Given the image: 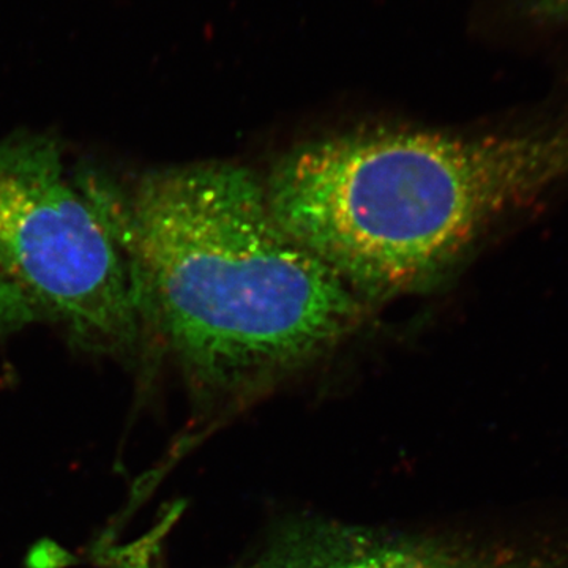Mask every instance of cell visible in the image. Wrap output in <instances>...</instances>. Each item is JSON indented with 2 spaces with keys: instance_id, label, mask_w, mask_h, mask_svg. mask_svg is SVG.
<instances>
[{
  "instance_id": "1",
  "label": "cell",
  "mask_w": 568,
  "mask_h": 568,
  "mask_svg": "<svg viewBox=\"0 0 568 568\" xmlns=\"http://www.w3.org/2000/svg\"><path fill=\"white\" fill-rule=\"evenodd\" d=\"M74 174L126 254L153 354H170L201 399L253 394L364 321V298L284 230L248 168Z\"/></svg>"
},
{
  "instance_id": "2",
  "label": "cell",
  "mask_w": 568,
  "mask_h": 568,
  "mask_svg": "<svg viewBox=\"0 0 568 568\" xmlns=\"http://www.w3.org/2000/svg\"><path fill=\"white\" fill-rule=\"evenodd\" d=\"M568 178V121L491 132L353 130L264 181L284 230L366 298L417 293Z\"/></svg>"
},
{
  "instance_id": "3",
  "label": "cell",
  "mask_w": 568,
  "mask_h": 568,
  "mask_svg": "<svg viewBox=\"0 0 568 568\" xmlns=\"http://www.w3.org/2000/svg\"><path fill=\"white\" fill-rule=\"evenodd\" d=\"M58 328L74 351L149 368L126 254L50 134L0 140V338Z\"/></svg>"
},
{
  "instance_id": "4",
  "label": "cell",
  "mask_w": 568,
  "mask_h": 568,
  "mask_svg": "<svg viewBox=\"0 0 568 568\" xmlns=\"http://www.w3.org/2000/svg\"><path fill=\"white\" fill-rule=\"evenodd\" d=\"M242 568H568V528L458 540L305 521L278 532Z\"/></svg>"
},
{
  "instance_id": "5",
  "label": "cell",
  "mask_w": 568,
  "mask_h": 568,
  "mask_svg": "<svg viewBox=\"0 0 568 568\" xmlns=\"http://www.w3.org/2000/svg\"><path fill=\"white\" fill-rule=\"evenodd\" d=\"M532 11L544 20L568 24V0H532Z\"/></svg>"
}]
</instances>
